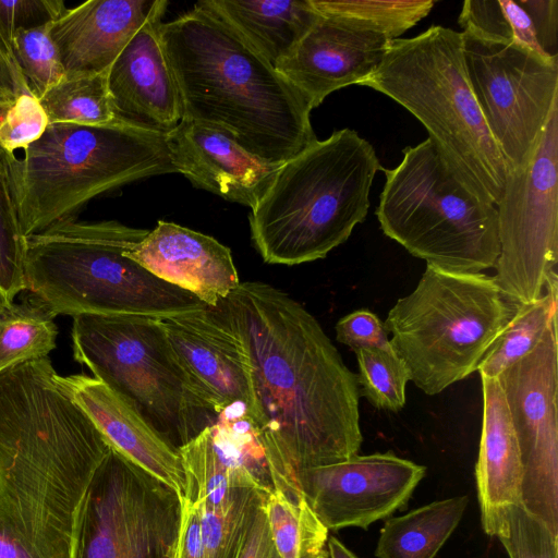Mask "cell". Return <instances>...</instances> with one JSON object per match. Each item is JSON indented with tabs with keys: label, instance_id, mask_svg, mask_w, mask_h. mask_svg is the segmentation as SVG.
<instances>
[{
	"label": "cell",
	"instance_id": "6da1fadb",
	"mask_svg": "<svg viewBox=\"0 0 558 558\" xmlns=\"http://www.w3.org/2000/svg\"><path fill=\"white\" fill-rule=\"evenodd\" d=\"M247 362L250 417L272 489L300 493L296 474L359 453L357 376L318 320L282 290L245 281L217 305Z\"/></svg>",
	"mask_w": 558,
	"mask_h": 558
},
{
	"label": "cell",
	"instance_id": "7a4b0ae2",
	"mask_svg": "<svg viewBox=\"0 0 558 558\" xmlns=\"http://www.w3.org/2000/svg\"><path fill=\"white\" fill-rule=\"evenodd\" d=\"M110 448L48 356L0 372V558H71Z\"/></svg>",
	"mask_w": 558,
	"mask_h": 558
},
{
	"label": "cell",
	"instance_id": "3957f363",
	"mask_svg": "<svg viewBox=\"0 0 558 558\" xmlns=\"http://www.w3.org/2000/svg\"><path fill=\"white\" fill-rule=\"evenodd\" d=\"M183 120L219 129L282 165L317 141L306 99L205 1L162 23Z\"/></svg>",
	"mask_w": 558,
	"mask_h": 558
},
{
	"label": "cell",
	"instance_id": "277c9868",
	"mask_svg": "<svg viewBox=\"0 0 558 558\" xmlns=\"http://www.w3.org/2000/svg\"><path fill=\"white\" fill-rule=\"evenodd\" d=\"M378 170L375 149L351 129L284 161L251 209V238L264 262L308 263L344 243L366 218Z\"/></svg>",
	"mask_w": 558,
	"mask_h": 558
},
{
	"label": "cell",
	"instance_id": "5b68a950",
	"mask_svg": "<svg viewBox=\"0 0 558 558\" xmlns=\"http://www.w3.org/2000/svg\"><path fill=\"white\" fill-rule=\"evenodd\" d=\"M148 231L116 220L70 218L25 236V291L53 317H162L204 306L129 256Z\"/></svg>",
	"mask_w": 558,
	"mask_h": 558
},
{
	"label": "cell",
	"instance_id": "8992f818",
	"mask_svg": "<svg viewBox=\"0 0 558 558\" xmlns=\"http://www.w3.org/2000/svg\"><path fill=\"white\" fill-rule=\"evenodd\" d=\"M24 236L74 215L90 199L154 175L179 173L167 135L121 122L49 124L8 163Z\"/></svg>",
	"mask_w": 558,
	"mask_h": 558
},
{
	"label": "cell",
	"instance_id": "52a82bcc",
	"mask_svg": "<svg viewBox=\"0 0 558 558\" xmlns=\"http://www.w3.org/2000/svg\"><path fill=\"white\" fill-rule=\"evenodd\" d=\"M361 85L409 110L456 174L481 197L500 202L509 169L472 92L461 33L433 25L390 40L380 65Z\"/></svg>",
	"mask_w": 558,
	"mask_h": 558
},
{
	"label": "cell",
	"instance_id": "ba28073f",
	"mask_svg": "<svg viewBox=\"0 0 558 558\" xmlns=\"http://www.w3.org/2000/svg\"><path fill=\"white\" fill-rule=\"evenodd\" d=\"M376 210L383 232L427 265L460 274L495 267L500 247L496 205L472 191L428 137L383 169Z\"/></svg>",
	"mask_w": 558,
	"mask_h": 558
},
{
	"label": "cell",
	"instance_id": "9c48e42d",
	"mask_svg": "<svg viewBox=\"0 0 558 558\" xmlns=\"http://www.w3.org/2000/svg\"><path fill=\"white\" fill-rule=\"evenodd\" d=\"M514 308L494 277L427 265L415 289L390 308L384 327L410 380L435 396L476 372Z\"/></svg>",
	"mask_w": 558,
	"mask_h": 558
},
{
	"label": "cell",
	"instance_id": "30bf717a",
	"mask_svg": "<svg viewBox=\"0 0 558 558\" xmlns=\"http://www.w3.org/2000/svg\"><path fill=\"white\" fill-rule=\"evenodd\" d=\"M71 337L74 360L174 449L216 423L218 415L180 364L158 317L80 314Z\"/></svg>",
	"mask_w": 558,
	"mask_h": 558
},
{
	"label": "cell",
	"instance_id": "8fae6325",
	"mask_svg": "<svg viewBox=\"0 0 558 558\" xmlns=\"http://www.w3.org/2000/svg\"><path fill=\"white\" fill-rule=\"evenodd\" d=\"M181 496L114 448L78 512L71 558H174Z\"/></svg>",
	"mask_w": 558,
	"mask_h": 558
},
{
	"label": "cell",
	"instance_id": "7c38bea8",
	"mask_svg": "<svg viewBox=\"0 0 558 558\" xmlns=\"http://www.w3.org/2000/svg\"><path fill=\"white\" fill-rule=\"evenodd\" d=\"M496 208L500 252L493 277L510 303H532L557 275L558 107L526 165L509 170Z\"/></svg>",
	"mask_w": 558,
	"mask_h": 558
},
{
	"label": "cell",
	"instance_id": "4fadbf2b",
	"mask_svg": "<svg viewBox=\"0 0 558 558\" xmlns=\"http://www.w3.org/2000/svg\"><path fill=\"white\" fill-rule=\"evenodd\" d=\"M468 78L509 170L531 158L558 107V58L461 32Z\"/></svg>",
	"mask_w": 558,
	"mask_h": 558
},
{
	"label": "cell",
	"instance_id": "5bb4252c",
	"mask_svg": "<svg viewBox=\"0 0 558 558\" xmlns=\"http://www.w3.org/2000/svg\"><path fill=\"white\" fill-rule=\"evenodd\" d=\"M557 318L498 379L520 450V504L558 535Z\"/></svg>",
	"mask_w": 558,
	"mask_h": 558
},
{
	"label": "cell",
	"instance_id": "9a60e30c",
	"mask_svg": "<svg viewBox=\"0 0 558 558\" xmlns=\"http://www.w3.org/2000/svg\"><path fill=\"white\" fill-rule=\"evenodd\" d=\"M426 468L392 451L355 454L342 462L300 471L295 486L327 530L357 526L407 507Z\"/></svg>",
	"mask_w": 558,
	"mask_h": 558
},
{
	"label": "cell",
	"instance_id": "2e32d148",
	"mask_svg": "<svg viewBox=\"0 0 558 558\" xmlns=\"http://www.w3.org/2000/svg\"><path fill=\"white\" fill-rule=\"evenodd\" d=\"M389 43L366 22L320 14L276 70L314 109L332 92L366 81L380 65Z\"/></svg>",
	"mask_w": 558,
	"mask_h": 558
},
{
	"label": "cell",
	"instance_id": "e0dca14e",
	"mask_svg": "<svg viewBox=\"0 0 558 558\" xmlns=\"http://www.w3.org/2000/svg\"><path fill=\"white\" fill-rule=\"evenodd\" d=\"M167 339L193 384L217 415L252 405L244 350L219 308H198L158 317Z\"/></svg>",
	"mask_w": 558,
	"mask_h": 558
},
{
	"label": "cell",
	"instance_id": "ac0fdd59",
	"mask_svg": "<svg viewBox=\"0 0 558 558\" xmlns=\"http://www.w3.org/2000/svg\"><path fill=\"white\" fill-rule=\"evenodd\" d=\"M165 1L133 35L107 72L117 122L167 134L183 118L177 82L160 36Z\"/></svg>",
	"mask_w": 558,
	"mask_h": 558
},
{
	"label": "cell",
	"instance_id": "d6986e66",
	"mask_svg": "<svg viewBox=\"0 0 558 558\" xmlns=\"http://www.w3.org/2000/svg\"><path fill=\"white\" fill-rule=\"evenodd\" d=\"M166 135L179 173L195 187L251 209L281 166L259 159L226 132L204 123L182 119Z\"/></svg>",
	"mask_w": 558,
	"mask_h": 558
},
{
	"label": "cell",
	"instance_id": "ffe728a7",
	"mask_svg": "<svg viewBox=\"0 0 558 558\" xmlns=\"http://www.w3.org/2000/svg\"><path fill=\"white\" fill-rule=\"evenodd\" d=\"M129 256L157 278L211 307L240 284L228 246L173 222L159 220Z\"/></svg>",
	"mask_w": 558,
	"mask_h": 558
},
{
	"label": "cell",
	"instance_id": "44dd1931",
	"mask_svg": "<svg viewBox=\"0 0 558 558\" xmlns=\"http://www.w3.org/2000/svg\"><path fill=\"white\" fill-rule=\"evenodd\" d=\"M166 0H88L49 24L64 75L107 72Z\"/></svg>",
	"mask_w": 558,
	"mask_h": 558
},
{
	"label": "cell",
	"instance_id": "7402d4cb",
	"mask_svg": "<svg viewBox=\"0 0 558 558\" xmlns=\"http://www.w3.org/2000/svg\"><path fill=\"white\" fill-rule=\"evenodd\" d=\"M62 379L112 448L184 497L187 481L177 449L102 381L82 374Z\"/></svg>",
	"mask_w": 558,
	"mask_h": 558
},
{
	"label": "cell",
	"instance_id": "603a6c76",
	"mask_svg": "<svg viewBox=\"0 0 558 558\" xmlns=\"http://www.w3.org/2000/svg\"><path fill=\"white\" fill-rule=\"evenodd\" d=\"M483 421L475 466L484 532L493 536L499 513L520 502L522 466L517 436L498 378L481 376Z\"/></svg>",
	"mask_w": 558,
	"mask_h": 558
},
{
	"label": "cell",
	"instance_id": "cb8c5ba5",
	"mask_svg": "<svg viewBox=\"0 0 558 558\" xmlns=\"http://www.w3.org/2000/svg\"><path fill=\"white\" fill-rule=\"evenodd\" d=\"M275 68L318 20L311 0H206Z\"/></svg>",
	"mask_w": 558,
	"mask_h": 558
},
{
	"label": "cell",
	"instance_id": "d4e9b609",
	"mask_svg": "<svg viewBox=\"0 0 558 558\" xmlns=\"http://www.w3.org/2000/svg\"><path fill=\"white\" fill-rule=\"evenodd\" d=\"M468 504V496L451 497L389 518L380 530L375 556L434 558L458 526Z\"/></svg>",
	"mask_w": 558,
	"mask_h": 558
},
{
	"label": "cell",
	"instance_id": "484cf974",
	"mask_svg": "<svg viewBox=\"0 0 558 558\" xmlns=\"http://www.w3.org/2000/svg\"><path fill=\"white\" fill-rule=\"evenodd\" d=\"M558 274L547 281L536 301L517 304L504 330L478 363L481 376L498 378L506 369L529 354L542 340L550 323L558 317Z\"/></svg>",
	"mask_w": 558,
	"mask_h": 558
},
{
	"label": "cell",
	"instance_id": "4316f807",
	"mask_svg": "<svg viewBox=\"0 0 558 558\" xmlns=\"http://www.w3.org/2000/svg\"><path fill=\"white\" fill-rule=\"evenodd\" d=\"M178 451L187 481L184 497L201 506L221 507L231 499L239 488L265 492L250 473L232 469L226 462L211 439L209 427H206Z\"/></svg>",
	"mask_w": 558,
	"mask_h": 558
},
{
	"label": "cell",
	"instance_id": "83f0119b",
	"mask_svg": "<svg viewBox=\"0 0 558 558\" xmlns=\"http://www.w3.org/2000/svg\"><path fill=\"white\" fill-rule=\"evenodd\" d=\"M263 507L281 558H318L325 551L328 530L301 493L292 495L272 489L266 494Z\"/></svg>",
	"mask_w": 558,
	"mask_h": 558
},
{
	"label": "cell",
	"instance_id": "f1b7e54d",
	"mask_svg": "<svg viewBox=\"0 0 558 558\" xmlns=\"http://www.w3.org/2000/svg\"><path fill=\"white\" fill-rule=\"evenodd\" d=\"M53 318L29 295L21 303L0 301V372L47 357L58 336Z\"/></svg>",
	"mask_w": 558,
	"mask_h": 558
},
{
	"label": "cell",
	"instance_id": "f546056e",
	"mask_svg": "<svg viewBox=\"0 0 558 558\" xmlns=\"http://www.w3.org/2000/svg\"><path fill=\"white\" fill-rule=\"evenodd\" d=\"M107 72L64 75L51 86L39 98L49 124L105 125L117 122L108 92Z\"/></svg>",
	"mask_w": 558,
	"mask_h": 558
},
{
	"label": "cell",
	"instance_id": "4dcf8cb0",
	"mask_svg": "<svg viewBox=\"0 0 558 558\" xmlns=\"http://www.w3.org/2000/svg\"><path fill=\"white\" fill-rule=\"evenodd\" d=\"M267 493L253 488L238 489L221 507L201 512L204 558H238L255 510Z\"/></svg>",
	"mask_w": 558,
	"mask_h": 558
},
{
	"label": "cell",
	"instance_id": "1f68e13d",
	"mask_svg": "<svg viewBox=\"0 0 558 558\" xmlns=\"http://www.w3.org/2000/svg\"><path fill=\"white\" fill-rule=\"evenodd\" d=\"M459 24L463 32L498 41H513L547 56L537 41L527 12L518 1L466 0L459 15Z\"/></svg>",
	"mask_w": 558,
	"mask_h": 558
},
{
	"label": "cell",
	"instance_id": "d6a6232c",
	"mask_svg": "<svg viewBox=\"0 0 558 558\" xmlns=\"http://www.w3.org/2000/svg\"><path fill=\"white\" fill-rule=\"evenodd\" d=\"M359 374L360 396L379 410L400 411L405 404V387L410 373L395 353L377 348L354 350Z\"/></svg>",
	"mask_w": 558,
	"mask_h": 558
},
{
	"label": "cell",
	"instance_id": "836d02e7",
	"mask_svg": "<svg viewBox=\"0 0 558 558\" xmlns=\"http://www.w3.org/2000/svg\"><path fill=\"white\" fill-rule=\"evenodd\" d=\"M319 14L342 15L363 21L390 40L413 27L433 9V0H311Z\"/></svg>",
	"mask_w": 558,
	"mask_h": 558
},
{
	"label": "cell",
	"instance_id": "e575fe53",
	"mask_svg": "<svg viewBox=\"0 0 558 558\" xmlns=\"http://www.w3.org/2000/svg\"><path fill=\"white\" fill-rule=\"evenodd\" d=\"M48 26L17 33L10 49L27 92L38 99L64 76Z\"/></svg>",
	"mask_w": 558,
	"mask_h": 558
},
{
	"label": "cell",
	"instance_id": "d590c367",
	"mask_svg": "<svg viewBox=\"0 0 558 558\" xmlns=\"http://www.w3.org/2000/svg\"><path fill=\"white\" fill-rule=\"evenodd\" d=\"M25 236L22 233L8 165L0 166V301L14 302L25 291Z\"/></svg>",
	"mask_w": 558,
	"mask_h": 558
},
{
	"label": "cell",
	"instance_id": "8d00e7d4",
	"mask_svg": "<svg viewBox=\"0 0 558 558\" xmlns=\"http://www.w3.org/2000/svg\"><path fill=\"white\" fill-rule=\"evenodd\" d=\"M493 536L498 537L509 558L558 557V535L520 502L502 509Z\"/></svg>",
	"mask_w": 558,
	"mask_h": 558
},
{
	"label": "cell",
	"instance_id": "74e56055",
	"mask_svg": "<svg viewBox=\"0 0 558 558\" xmlns=\"http://www.w3.org/2000/svg\"><path fill=\"white\" fill-rule=\"evenodd\" d=\"M49 125L38 98L29 93L19 95L0 122V148L9 157L36 142Z\"/></svg>",
	"mask_w": 558,
	"mask_h": 558
},
{
	"label": "cell",
	"instance_id": "f35d334b",
	"mask_svg": "<svg viewBox=\"0 0 558 558\" xmlns=\"http://www.w3.org/2000/svg\"><path fill=\"white\" fill-rule=\"evenodd\" d=\"M65 10L62 0H0V45L10 57L17 33L47 26Z\"/></svg>",
	"mask_w": 558,
	"mask_h": 558
},
{
	"label": "cell",
	"instance_id": "ab89813d",
	"mask_svg": "<svg viewBox=\"0 0 558 558\" xmlns=\"http://www.w3.org/2000/svg\"><path fill=\"white\" fill-rule=\"evenodd\" d=\"M336 339L353 351L364 348L393 351L384 323L368 310H357L339 319Z\"/></svg>",
	"mask_w": 558,
	"mask_h": 558
},
{
	"label": "cell",
	"instance_id": "60d3db41",
	"mask_svg": "<svg viewBox=\"0 0 558 558\" xmlns=\"http://www.w3.org/2000/svg\"><path fill=\"white\" fill-rule=\"evenodd\" d=\"M518 2L527 12L543 51L551 58H558V1L520 0Z\"/></svg>",
	"mask_w": 558,
	"mask_h": 558
},
{
	"label": "cell",
	"instance_id": "b9f144b4",
	"mask_svg": "<svg viewBox=\"0 0 558 558\" xmlns=\"http://www.w3.org/2000/svg\"><path fill=\"white\" fill-rule=\"evenodd\" d=\"M174 558H204L199 508L187 497L181 498V520Z\"/></svg>",
	"mask_w": 558,
	"mask_h": 558
},
{
	"label": "cell",
	"instance_id": "7bdbcfd3",
	"mask_svg": "<svg viewBox=\"0 0 558 558\" xmlns=\"http://www.w3.org/2000/svg\"><path fill=\"white\" fill-rule=\"evenodd\" d=\"M264 500L265 497L255 510L238 558H281L269 532L263 507Z\"/></svg>",
	"mask_w": 558,
	"mask_h": 558
},
{
	"label": "cell",
	"instance_id": "ee69618b",
	"mask_svg": "<svg viewBox=\"0 0 558 558\" xmlns=\"http://www.w3.org/2000/svg\"><path fill=\"white\" fill-rule=\"evenodd\" d=\"M0 92L17 97L28 93L11 58L0 45Z\"/></svg>",
	"mask_w": 558,
	"mask_h": 558
},
{
	"label": "cell",
	"instance_id": "f6af8a7d",
	"mask_svg": "<svg viewBox=\"0 0 558 558\" xmlns=\"http://www.w3.org/2000/svg\"><path fill=\"white\" fill-rule=\"evenodd\" d=\"M328 558H359L347 548L338 538L331 536L327 541Z\"/></svg>",
	"mask_w": 558,
	"mask_h": 558
},
{
	"label": "cell",
	"instance_id": "bcb514c9",
	"mask_svg": "<svg viewBox=\"0 0 558 558\" xmlns=\"http://www.w3.org/2000/svg\"><path fill=\"white\" fill-rule=\"evenodd\" d=\"M16 97L0 92V122L5 114L7 110L13 104ZM14 157H9L0 148V166L8 165Z\"/></svg>",
	"mask_w": 558,
	"mask_h": 558
},
{
	"label": "cell",
	"instance_id": "7dc6e473",
	"mask_svg": "<svg viewBox=\"0 0 558 558\" xmlns=\"http://www.w3.org/2000/svg\"><path fill=\"white\" fill-rule=\"evenodd\" d=\"M318 558H328L327 551L325 550Z\"/></svg>",
	"mask_w": 558,
	"mask_h": 558
}]
</instances>
